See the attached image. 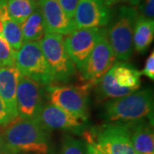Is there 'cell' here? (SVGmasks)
Returning <instances> with one entry per match:
<instances>
[{
  "instance_id": "32",
  "label": "cell",
  "mask_w": 154,
  "mask_h": 154,
  "mask_svg": "<svg viewBox=\"0 0 154 154\" xmlns=\"http://www.w3.org/2000/svg\"><path fill=\"white\" fill-rule=\"evenodd\" d=\"M122 1L125 2V3H128V4L131 5L132 6H136L138 5H140L141 0H122Z\"/></svg>"
},
{
  "instance_id": "27",
  "label": "cell",
  "mask_w": 154,
  "mask_h": 154,
  "mask_svg": "<svg viewBox=\"0 0 154 154\" xmlns=\"http://www.w3.org/2000/svg\"><path fill=\"white\" fill-rule=\"evenodd\" d=\"M11 121H12V118L6 109L3 100L0 98V126H5Z\"/></svg>"
},
{
  "instance_id": "4",
  "label": "cell",
  "mask_w": 154,
  "mask_h": 154,
  "mask_svg": "<svg viewBox=\"0 0 154 154\" xmlns=\"http://www.w3.org/2000/svg\"><path fill=\"white\" fill-rule=\"evenodd\" d=\"M138 17L135 7L120 6L114 18L111 17L106 35L116 58L128 60L133 53V34Z\"/></svg>"
},
{
  "instance_id": "5",
  "label": "cell",
  "mask_w": 154,
  "mask_h": 154,
  "mask_svg": "<svg viewBox=\"0 0 154 154\" xmlns=\"http://www.w3.org/2000/svg\"><path fill=\"white\" fill-rule=\"evenodd\" d=\"M15 66L22 75L27 76L42 86L54 82V78L45 58L38 41L25 42L16 52Z\"/></svg>"
},
{
  "instance_id": "13",
  "label": "cell",
  "mask_w": 154,
  "mask_h": 154,
  "mask_svg": "<svg viewBox=\"0 0 154 154\" xmlns=\"http://www.w3.org/2000/svg\"><path fill=\"white\" fill-rule=\"evenodd\" d=\"M44 18L45 33L67 35L75 29L74 20L69 18L56 0H38Z\"/></svg>"
},
{
  "instance_id": "2",
  "label": "cell",
  "mask_w": 154,
  "mask_h": 154,
  "mask_svg": "<svg viewBox=\"0 0 154 154\" xmlns=\"http://www.w3.org/2000/svg\"><path fill=\"white\" fill-rule=\"evenodd\" d=\"M153 94L151 89L135 91L105 105V117L114 122L129 123L152 116Z\"/></svg>"
},
{
  "instance_id": "6",
  "label": "cell",
  "mask_w": 154,
  "mask_h": 154,
  "mask_svg": "<svg viewBox=\"0 0 154 154\" xmlns=\"http://www.w3.org/2000/svg\"><path fill=\"white\" fill-rule=\"evenodd\" d=\"M39 43L54 82H69L75 75V66L67 53L63 36L59 33H45Z\"/></svg>"
},
{
  "instance_id": "9",
  "label": "cell",
  "mask_w": 154,
  "mask_h": 154,
  "mask_svg": "<svg viewBox=\"0 0 154 154\" xmlns=\"http://www.w3.org/2000/svg\"><path fill=\"white\" fill-rule=\"evenodd\" d=\"M101 28H75L63 38L67 53L81 71L98 40Z\"/></svg>"
},
{
  "instance_id": "19",
  "label": "cell",
  "mask_w": 154,
  "mask_h": 154,
  "mask_svg": "<svg viewBox=\"0 0 154 154\" xmlns=\"http://www.w3.org/2000/svg\"><path fill=\"white\" fill-rule=\"evenodd\" d=\"M38 7V0H7L9 16L19 25L32 15Z\"/></svg>"
},
{
  "instance_id": "3",
  "label": "cell",
  "mask_w": 154,
  "mask_h": 154,
  "mask_svg": "<svg viewBox=\"0 0 154 154\" xmlns=\"http://www.w3.org/2000/svg\"><path fill=\"white\" fill-rule=\"evenodd\" d=\"M83 137L105 154H137L131 141L129 123L103 124L84 132Z\"/></svg>"
},
{
  "instance_id": "33",
  "label": "cell",
  "mask_w": 154,
  "mask_h": 154,
  "mask_svg": "<svg viewBox=\"0 0 154 154\" xmlns=\"http://www.w3.org/2000/svg\"><path fill=\"white\" fill-rule=\"evenodd\" d=\"M0 35L4 36L3 35V22L1 21V19H0Z\"/></svg>"
},
{
  "instance_id": "23",
  "label": "cell",
  "mask_w": 154,
  "mask_h": 154,
  "mask_svg": "<svg viewBox=\"0 0 154 154\" xmlns=\"http://www.w3.org/2000/svg\"><path fill=\"white\" fill-rule=\"evenodd\" d=\"M61 154H86V150L80 140L66 135L63 140Z\"/></svg>"
},
{
  "instance_id": "29",
  "label": "cell",
  "mask_w": 154,
  "mask_h": 154,
  "mask_svg": "<svg viewBox=\"0 0 154 154\" xmlns=\"http://www.w3.org/2000/svg\"><path fill=\"white\" fill-rule=\"evenodd\" d=\"M10 17L7 8V0H0V19Z\"/></svg>"
},
{
  "instance_id": "34",
  "label": "cell",
  "mask_w": 154,
  "mask_h": 154,
  "mask_svg": "<svg viewBox=\"0 0 154 154\" xmlns=\"http://www.w3.org/2000/svg\"><path fill=\"white\" fill-rule=\"evenodd\" d=\"M0 154H17V153H15V152H11V151H5V152H1Z\"/></svg>"
},
{
  "instance_id": "14",
  "label": "cell",
  "mask_w": 154,
  "mask_h": 154,
  "mask_svg": "<svg viewBox=\"0 0 154 154\" xmlns=\"http://www.w3.org/2000/svg\"><path fill=\"white\" fill-rule=\"evenodd\" d=\"M21 75L16 66L0 67V98L12 120L18 116L17 90Z\"/></svg>"
},
{
  "instance_id": "35",
  "label": "cell",
  "mask_w": 154,
  "mask_h": 154,
  "mask_svg": "<svg viewBox=\"0 0 154 154\" xmlns=\"http://www.w3.org/2000/svg\"><path fill=\"white\" fill-rule=\"evenodd\" d=\"M0 67H1V66H0Z\"/></svg>"
},
{
  "instance_id": "21",
  "label": "cell",
  "mask_w": 154,
  "mask_h": 154,
  "mask_svg": "<svg viewBox=\"0 0 154 154\" xmlns=\"http://www.w3.org/2000/svg\"><path fill=\"white\" fill-rule=\"evenodd\" d=\"M3 22V35L15 51L21 49L24 43L21 25L8 17L1 20Z\"/></svg>"
},
{
  "instance_id": "26",
  "label": "cell",
  "mask_w": 154,
  "mask_h": 154,
  "mask_svg": "<svg viewBox=\"0 0 154 154\" xmlns=\"http://www.w3.org/2000/svg\"><path fill=\"white\" fill-rule=\"evenodd\" d=\"M141 16L153 20L154 16V0H144L140 6Z\"/></svg>"
},
{
  "instance_id": "12",
  "label": "cell",
  "mask_w": 154,
  "mask_h": 154,
  "mask_svg": "<svg viewBox=\"0 0 154 154\" xmlns=\"http://www.w3.org/2000/svg\"><path fill=\"white\" fill-rule=\"evenodd\" d=\"M36 119L48 131L78 130L88 122V118L73 115L51 103L42 106Z\"/></svg>"
},
{
  "instance_id": "16",
  "label": "cell",
  "mask_w": 154,
  "mask_h": 154,
  "mask_svg": "<svg viewBox=\"0 0 154 154\" xmlns=\"http://www.w3.org/2000/svg\"><path fill=\"white\" fill-rule=\"evenodd\" d=\"M154 37V21L138 15L134 28L133 47L138 52H145Z\"/></svg>"
},
{
  "instance_id": "17",
  "label": "cell",
  "mask_w": 154,
  "mask_h": 154,
  "mask_svg": "<svg viewBox=\"0 0 154 154\" xmlns=\"http://www.w3.org/2000/svg\"><path fill=\"white\" fill-rule=\"evenodd\" d=\"M116 83L122 88L137 91L140 86L141 72L125 63H116L110 69Z\"/></svg>"
},
{
  "instance_id": "11",
  "label": "cell",
  "mask_w": 154,
  "mask_h": 154,
  "mask_svg": "<svg viewBox=\"0 0 154 154\" xmlns=\"http://www.w3.org/2000/svg\"><path fill=\"white\" fill-rule=\"evenodd\" d=\"M111 17L102 0H79L73 20L75 28H100L108 25Z\"/></svg>"
},
{
  "instance_id": "18",
  "label": "cell",
  "mask_w": 154,
  "mask_h": 154,
  "mask_svg": "<svg viewBox=\"0 0 154 154\" xmlns=\"http://www.w3.org/2000/svg\"><path fill=\"white\" fill-rule=\"evenodd\" d=\"M21 28L24 43L42 39L45 33V28L44 18L39 7L22 22Z\"/></svg>"
},
{
  "instance_id": "25",
  "label": "cell",
  "mask_w": 154,
  "mask_h": 154,
  "mask_svg": "<svg viewBox=\"0 0 154 154\" xmlns=\"http://www.w3.org/2000/svg\"><path fill=\"white\" fill-rule=\"evenodd\" d=\"M141 75L148 77L150 80H154V52L152 51L151 55L147 57L144 69L141 72Z\"/></svg>"
},
{
  "instance_id": "31",
  "label": "cell",
  "mask_w": 154,
  "mask_h": 154,
  "mask_svg": "<svg viewBox=\"0 0 154 154\" xmlns=\"http://www.w3.org/2000/svg\"><path fill=\"white\" fill-rule=\"evenodd\" d=\"M104 3H105V5L106 6H108L109 8H110V6H113L116 5V4H118V3H120L122 2V0H102Z\"/></svg>"
},
{
  "instance_id": "24",
  "label": "cell",
  "mask_w": 154,
  "mask_h": 154,
  "mask_svg": "<svg viewBox=\"0 0 154 154\" xmlns=\"http://www.w3.org/2000/svg\"><path fill=\"white\" fill-rule=\"evenodd\" d=\"M69 18L73 19L79 0H56Z\"/></svg>"
},
{
  "instance_id": "30",
  "label": "cell",
  "mask_w": 154,
  "mask_h": 154,
  "mask_svg": "<svg viewBox=\"0 0 154 154\" xmlns=\"http://www.w3.org/2000/svg\"><path fill=\"white\" fill-rule=\"evenodd\" d=\"M5 151H10V150L8 149L7 146H6V143L5 140H4L3 135L0 134V153L3 152H5Z\"/></svg>"
},
{
  "instance_id": "22",
  "label": "cell",
  "mask_w": 154,
  "mask_h": 154,
  "mask_svg": "<svg viewBox=\"0 0 154 154\" xmlns=\"http://www.w3.org/2000/svg\"><path fill=\"white\" fill-rule=\"evenodd\" d=\"M16 52L5 37L0 35V66H15Z\"/></svg>"
},
{
  "instance_id": "10",
  "label": "cell",
  "mask_w": 154,
  "mask_h": 154,
  "mask_svg": "<svg viewBox=\"0 0 154 154\" xmlns=\"http://www.w3.org/2000/svg\"><path fill=\"white\" fill-rule=\"evenodd\" d=\"M42 85L21 75L17 90L18 116L22 119H36L43 106Z\"/></svg>"
},
{
  "instance_id": "8",
  "label": "cell",
  "mask_w": 154,
  "mask_h": 154,
  "mask_svg": "<svg viewBox=\"0 0 154 154\" xmlns=\"http://www.w3.org/2000/svg\"><path fill=\"white\" fill-rule=\"evenodd\" d=\"M116 61V57L108 41L106 29L101 28L96 45L81 69L83 78L90 83L98 82L115 64Z\"/></svg>"
},
{
  "instance_id": "20",
  "label": "cell",
  "mask_w": 154,
  "mask_h": 154,
  "mask_svg": "<svg viewBox=\"0 0 154 154\" xmlns=\"http://www.w3.org/2000/svg\"><path fill=\"white\" fill-rule=\"evenodd\" d=\"M99 89L104 98L110 99H119L135 92V90L131 88L119 87L116 83L110 69L99 79Z\"/></svg>"
},
{
  "instance_id": "1",
  "label": "cell",
  "mask_w": 154,
  "mask_h": 154,
  "mask_svg": "<svg viewBox=\"0 0 154 154\" xmlns=\"http://www.w3.org/2000/svg\"><path fill=\"white\" fill-rule=\"evenodd\" d=\"M2 135L8 149L15 153H49V131L37 119L17 116L6 124Z\"/></svg>"
},
{
  "instance_id": "15",
  "label": "cell",
  "mask_w": 154,
  "mask_h": 154,
  "mask_svg": "<svg viewBox=\"0 0 154 154\" xmlns=\"http://www.w3.org/2000/svg\"><path fill=\"white\" fill-rule=\"evenodd\" d=\"M132 122L130 126V138L134 151L137 154H153V129L150 123L143 121Z\"/></svg>"
},
{
  "instance_id": "7",
  "label": "cell",
  "mask_w": 154,
  "mask_h": 154,
  "mask_svg": "<svg viewBox=\"0 0 154 154\" xmlns=\"http://www.w3.org/2000/svg\"><path fill=\"white\" fill-rule=\"evenodd\" d=\"M92 83L81 86H56L46 88L50 103L73 115L88 118V92Z\"/></svg>"
},
{
  "instance_id": "28",
  "label": "cell",
  "mask_w": 154,
  "mask_h": 154,
  "mask_svg": "<svg viewBox=\"0 0 154 154\" xmlns=\"http://www.w3.org/2000/svg\"><path fill=\"white\" fill-rule=\"evenodd\" d=\"M86 154H105L102 151H100L95 145L92 143L86 142Z\"/></svg>"
}]
</instances>
